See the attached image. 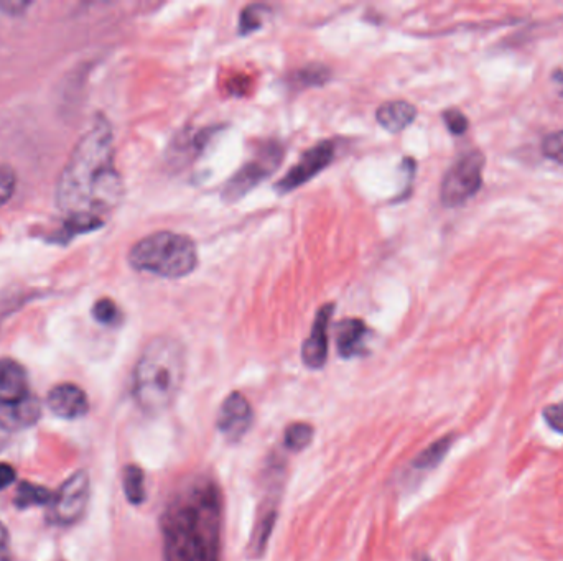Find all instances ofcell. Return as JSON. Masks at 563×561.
Wrapping results in <instances>:
<instances>
[{
    "instance_id": "obj_29",
    "label": "cell",
    "mask_w": 563,
    "mask_h": 561,
    "mask_svg": "<svg viewBox=\"0 0 563 561\" xmlns=\"http://www.w3.org/2000/svg\"><path fill=\"white\" fill-rule=\"evenodd\" d=\"M10 430L2 420H0V451H4L9 446Z\"/></svg>"
},
{
    "instance_id": "obj_5",
    "label": "cell",
    "mask_w": 563,
    "mask_h": 561,
    "mask_svg": "<svg viewBox=\"0 0 563 561\" xmlns=\"http://www.w3.org/2000/svg\"><path fill=\"white\" fill-rule=\"evenodd\" d=\"M0 412L20 425H32L40 418V408L28 392L25 367L14 359H0Z\"/></svg>"
},
{
    "instance_id": "obj_17",
    "label": "cell",
    "mask_w": 563,
    "mask_h": 561,
    "mask_svg": "<svg viewBox=\"0 0 563 561\" xmlns=\"http://www.w3.org/2000/svg\"><path fill=\"white\" fill-rule=\"evenodd\" d=\"M122 487L126 494L127 501L132 506H142L147 499V489H145V474L137 464H129L122 474Z\"/></svg>"
},
{
    "instance_id": "obj_11",
    "label": "cell",
    "mask_w": 563,
    "mask_h": 561,
    "mask_svg": "<svg viewBox=\"0 0 563 561\" xmlns=\"http://www.w3.org/2000/svg\"><path fill=\"white\" fill-rule=\"evenodd\" d=\"M333 311H335L333 303H326L317 311V316L313 321L312 333L303 343L302 361L312 371L322 369L326 364V359H328V330H330Z\"/></svg>"
},
{
    "instance_id": "obj_27",
    "label": "cell",
    "mask_w": 563,
    "mask_h": 561,
    "mask_svg": "<svg viewBox=\"0 0 563 561\" xmlns=\"http://www.w3.org/2000/svg\"><path fill=\"white\" fill-rule=\"evenodd\" d=\"M17 479L14 466L7 463H0V491H4L7 487L12 486Z\"/></svg>"
},
{
    "instance_id": "obj_28",
    "label": "cell",
    "mask_w": 563,
    "mask_h": 561,
    "mask_svg": "<svg viewBox=\"0 0 563 561\" xmlns=\"http://www.w3.org/2000/svg\"><path fill=\"white\" fill-rule=\"evenodd\" d=\"M30 7L27 2H2L0 9L7 15H22Z\"/></svg>"
},
{
    "instance_id": "obj_15",
    "label": "cell",
    "mask_w": 563,
    "mask_h": 561,
    "mask_svg": "<svg viewBox=\"0 0 563 561\" xmlns=\"http://www.w3.org/2000/svg\"><path fill=\"white\" fill-rule=\"evenodd\" d=\"M417 107L407 101L384 102L376 111V121L382 129L391 134H397L415 121Z\"/></svg>"
},
{
    "instance_id": "obj_19",
    "label": "cell",
    "mask_w": 563,
    "mask_h": 561,
    "mask_svg": "<svg viewBox=\"0 0 563 561\" xmlns=\"http://www.w3.org/2000/svg\"><path fill=\"white\" fill-rule=\"evenodd\" d=\"M315 430L310 423L295 422L284 433V445L289 451L300 453L312 443Z\"/></svg>"
},
{
    "instance_id": "obj_8",
    "label": "cell",
    "mask_w": 563,
    "mask_h": 561,
    "mask_svg": "<svg viewBox=\"0 0 563 561\" xmlns=\"http://www.w3.org/2000/svg\"><path fill=\"white\" fill-rule=\"evenodd\" d=\"M91 497V481L86 471H76L61 484L50 502V517L58 525L80 522L88 509Z\"/></svg>"
},
{
    "instance_id": "obj_31",
    "label": "cell",
    "mask_w": 563,
    "mask_h": 561,
    "mask_svg": "<svg viewBox=\"0 0 563 561\" xmlns=\"http://www.w3.org/2000/svg\"><path fill=\"white\" fill-rule=\"evenodd\" d=\"M0 561H10L9 550H7V548H0Z\"/></svg>"
},
{
    "instance_id": "obj_21",
    "label": "cell",
    "mask_w": 563,
    "mask_h": 561,
    "mask_svg": "<svg viewBox=\"0 0 563 561\" xmlns=\"http://www.w3.org/2000/svg\"><path fill=\"white\" fill-rule=\"evenodd\" d=\"M94 320L104 326H114L121 321L122 315L119 306L111 298H101L93 306Z\"/></svg>"
},
{
    "instance_id": "obj_6",
    "label": "cell",
    "mask_w": 563,
    "mask_h": 561,
    "mask_svg": "<svg viewBox=\"0 0 563 561\" xmlns=\"http://www.w3.org/2000/svg\"><path fill=\"white\" fill-rule=\"evenodd\" d=\"M486 163L480 150L463 153L442 181L440 198L447 208H458L473 198L483 185V168Z\"/></svg>"
},
{
    "instance_id": "obj_3",
    "label": "cell",
    "mask_w": 563,
    "mask_h": 561,
    "mask_svg": "<svg viewBox=\"0 0 563 561\" xmlns=\"http://www.w3.org/2000/svg\"><path fill=\"white\" fill-rule=\"evenodd\" d=\"M187 376V351L172 336H157L140 353L132 374V397L140 410L160 415L175 404Z\"/></svg>"
},
{
    "instance_id": "obj_13",
    "label": "cell",
    "mask_w": 563,
    "mask_h": 561,
    "mask_svg": "<svg viewBox=\"0 0 563 561\" xmlns=\"http://www.w3.org/2000/svg\"><path fill=\"white\" fill-rule=\"evenodd\" d=\"M277 519H279V497H272V492H270L256 515L254 529L249 538V547H247L249 557L259 560L266 553Z\"/></svg>"
},
{
    "instance_id": "obj_22",
    "label": "cell",
    "mask_w": 563,
    "mask_h": 561,
    "mask_svg": "<svg viewBox=\"0 0 563 561\" xmlns=\"http://www.w3.org/2000/svg\"><path fill=\"white\" fill-rule=\"evenodd\" d=\"M17 190V175L14 168L0 165V206L9 203Z\"/></svg>"
},
{
    "instance_id": "obj_10",
    "label": "cell",
    "mask_w": 563,
    "mask_h": 561,
    "mask_svg": "<svg viewBox=\"0 0 563 561\" xmlns=\"http://www.w3.org/2000/svg\"><path fill=\"white\" fill-rule=\"evenodd\" d=\"M252 422L254 412L249 400L241 392H231L224 399L216 417L218 432L231 443H238L251 430Z\"/></svg>"
},
{
    "instance_id": "obj_7",
    "label": "cell",
    "mask_w": 563,
    "mask_h": 561,
    "mask_svg": "<svg viewBox=\"0 0 563 561\" xmlns=\"http://www.w3.org/2000/svg\"><path fill=\"white\" fill-rule=\"evenodd\" d=\"M282 155L284 152L279 144L264 145L251 162H247L244 167L234 173L233 177L229 178L221 193L223 200L226 203H236L244 198L249 191L254 190L259 183L266 180L270 173L277 170L282 162Z\"/></svg>"
},
{
    "instance_id": "obj_1",
    "label": "cell",
    "mask_w": 563,
    "mask_h": 561,
    "mask_svg": "<svg viewBox=\"0 0 563 561\" xmlns=\"http://www.w3.org/2000/svg\"><path fill=\"white\" fill-rule=\"evenodd\" d=\"M223 491L210 474H193L178 484L163 509V560L221 561Z\"/></svg>"
},
{
    "instance_id": "obj_18",
    "label": "cell",
    "mask_w": 563,
    "mask_h": 561,
    "mask_svg": "<svg viewBox=\"0 0 563 561\" xmlns=\"http://www.w3.org/2000/svg\"><path fill=\"white\" fill-rule=\"evenodd\" d=\"M53 494L47 487L38 486L33 483H22L17 489L15 506L19 509H30V507L50 506Z\"/></svg>"
},
{
    "instance_id": "obj_25",
    "label": "cell",
    "mask_w": 563,
    "mask_h": 561,
    "mask_svg": "<svg viewBox=\"0 0 563 561\" xmlns=\"http://www.w3.org/2000/svg\"><path fill=\"white\" fill-rule=\"evenodd\" d=\"M542 417L554 432L563 435V402L547 405L542 412Z\"/></svg>"
},
{
    "instance_id": "obj_20",
    "label": "cell",
    "mask_w": 563,
    "mask_h": 561,
    "mask_svg": "<svg viewBox=\"0 0 563 561\" xmlns=\"http://www.w3.org/2000/svg\"><path fill=\"white\" fill-rule=\"evenodd\" d=\"M270 9L264 4L247 5L239 15V33L241 35H249L256 32L262 25L266 24L269 19Z\"/></svg>"
},
{
    "instance_id": "obj_9",
    "label": "cell",
    "mask_w": 563,
    "mask_h": 561,
    "mask_svg": "<svg viewBox=\"0 0 563 561\" xmlns=\"http://www.w3.org/2000/svg\"><path fill=\"white\" fill-rule=\"evenodd\" d=\"M336 145L331 140H325L315 145L312 149L303 153L295 167L290 168L289 173L282 180L275 183L277 195H289L307 181L313 180L318 173L330 167L335 160Z\"/></svg>"
},
{
    "instance_id": "obj_14",
    "label": "cell",
    "mask_w": 563,
    "mask_h": 561,
    "mask_svg": "<svg viewBox=\"0 0 563 561\" xmlns=\"http://www.w3.org/2000/svg\"><path fill=\"white\" fill-rule=\"evenodd\" d=\"M369 328L363 320L359 318H348L341 321L336 331V349L343 359H353V357L368 354L366 341H368Z\"/></svg>"
},
{
    "instance_id": "obj_12",
    "label": "cell",
    "mask_w": 563,
    "mask_h": 561,
    "mask_svg": "<svg viewBox=\"0 0 563 561\" xmlns=\"http://www.w3.org/2000/svg\"><path fill=\"white\" fill-rule=\"evenodd\" d=\"M47 404L56 417L65 418V420L84 417L89 410L86 392L70 382L53 387L48 394Z\"/></svg>"
},
{
    "instance_id": "obj_2",
    "label": "cell",
    "mask_w": 563,
    "mask_h": 561,
    "mask_svg": "<svg viewBox=\"0 0 563 561\" xmlns=\"http://www.w3.org/2000/svg\"><path fill=\"white\" fill-rule=\"evenodd\" d=\"M124 183L114 163V134L108 119L96 117L78 140L56 183V204L68 216L104 218L117 208Z\"/></svg>"
},
{
    "instance_id": "obj_32",
    "label": "cell",
    "mask_w": 563,
    "mask_h": 561,
    "mask_svg": "<svg viewBox=\"0 0 563 561\" xmlns=\"http://www.w3.org/2000/svg\"><path fill=\"white\" fill-rule=\"evenodd\" d=\"M415 561H433L432 558L427 557V555H422V557L417 558Z\"/></svg>"
},
{
    "instance_id": "obj_30",
    "label": "cell",
    "mask_w": 563,
    "mask_h": 561,
    "mask_svg": "<svg viewBox=\"0 0 563 561\" xmlns=\"http://www.w3.org/2000/svg\"><path fill=\"white\" fill-rule=\"evenodd\" d=\"M7 543H9V534L4 525L0 524V548H7Z\"/></svg>"
},
{
    "instance_id": "obj_23",
    "label": "cell",
    "mask_w": 563,
    "mask_h": 561,
    "mask_svg": "<svg viewBox=\"0 0 563 561\" xmlns=\"http://www.w3.org/2000/svg\"><path fill=\"white\" fill-rule=\"evenodd\" d=\"M542 150L550 160L563 165V130L547 135L544 144H542Z\"/></svg>"
},
{
    "instance_id": "obj_4",
    "label": "cell",
    "mask_w": 563,
    "mask_h": 561,
    "mask_svg": "<svg viewBox=\"0 0 563 561\" xmlns=\"http://www.w3.org/2000/svg\"><path fill=\"white\" fill-rule=\"evenodd\" d=\"M198 249L191 237L159 231L135 242L129 251L132 269L163 279H183L198 267Z\"/></svg>"
},
{
    "instance_id": "obj_26",
    "label": "cell",
    "mask_w": 563,
    "mask_h": 561,
    "mask_svg": "<svg viewBox=\"0 0 563 561\" xmlns=\"http://www.w3.org/2000/svg\"><path fill=\"white\" fill-rule=\"evenodd\" d=\"M330 76V71L326 70L325 66H308L302 71V76H300V81L303 84H322Z\"/></svg>"
},
{
    "instance_id": "obj_16",
    "label": "cell",
    "mask_w": 563,
    "mask_h": 561,
    "mask_svg": "<svg viewBox=\"0 0 563 561\" xmlns=\"http://www.w3.org/2000/svg\"><path fill=\"white\" fill-rule=\"evenodd\" d=\"M456 436L453 433L445 435L440 440L435 441L432 445L427 446L417 458L414 459V468L419 471H430V469L437 468L438 464L442 463L448 451L452 450L453 443H455Z\"/></svg>"
},
{
    "instance_id": "obj_24",
    "label": "cell",
    "mask_w": 563,
    "mask_h": 561,
    "mask_svg": "<svg viewBox=\"0 0 563 561\" xmlns=\"http://www.w3.org/2000/svg\"><path fill=\"white\" fill-rule=\"evenodd\" d=\"M443 121L447 124L448 130L455 135L465 134V130L468 129V119L458 109H448L443 112Z\"/></svg>"
}]
</instances>
